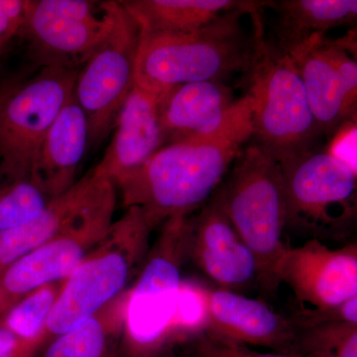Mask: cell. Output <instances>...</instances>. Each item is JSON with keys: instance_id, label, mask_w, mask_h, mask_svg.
I'll list each match as a JSON object with an SVG mask.
<instances>
[{"instance_id": "6da1fadb", "label": "cell", "mask_w": 357, "mask_h": 357, "mask_svg": "<svg viewBox=\"0 0 357 357\" xmlns=\"http://www.w3.org/2000/svg\"><path fill=\"white\" fill-rule=\"evenodd\" d=\"M227 11L196 31L141 37L135 84L161 93L180 84L248 74L264 38L261 10Z\"/></svg>"}, {"instance_id": "ac0fdd59", "label": "cell", "mask_w": 357, "mask_h": 357, "mask_svg": "<svg viewBox=\"0 0 357 357\" xmlns=\"http://www.w3.org/2000/svg\"><path fill=\"white\" fill-rule=\"evenodd\" d=\"M115 185L91 169L43 213L17 229L0 232V273L9 265L72 227Z\"/></svg>"}, {"instance_id": "f1b7e54d", "label": "cell", "mask_w": 357, "mask_h": 357, "mask_svg": "<svg viewBox=\"0 0 357 357\" xmlns=\"http://www.w3.org/2000/svg\"><path fill=\"white\" fill-rule=\"evenodd\" d=\"M13 84H0V109L3 105L4 100H6L7 96L10 93L13 89Z\"/></svg>"}, {"instance_id": "7402d4cb", "label": "cell", "mask_w": 357, "mask_h": 357, "mask_svg": "<svg viewBox=\"0 0 357 357\" xmlns=\"http://www.w3.org/2000/svg\"><path fill=\"white\" fill-rule=\"evenodd\" d=\"M129 288L81 325L47 342L42 357H124Z\"/></svg>"}, {"instance_id": "5bb4252c", "label": "cell", "mask_w": 357, "mask_h": 357, "mask_svg": "<svg viewBox=\"0 0 357 357\" xmlns=\"http://www.w3.org/2000/svg\"><path fill=\"white\" fill-rule=\"evenodd\" d=\"M275 277L292 290L300 310L333 309L357 297V245L328 248L321 239L285 249Z\"/></svg>"}, {"instance_id": "f546056e", "label": "cell", "mask_w": 357, "mask_h": 357, "mask_svg": "<svg viewBox=\"0 0 357 357\" xmlns=\"http://www.w3.org/2000/svg\"><path fill=\"white\" fill-rule=\"evenodd\" d=\"M4 48H6V45L0 44V56H1L2 52H3Z\"/></svg>"}, {"instance_id": "7c38bea8", "label": "cell", "mask_w": 357, "mask_h": 357, "mask_svg": "<svg viewBox=\"0 0 357 357\" xmlns=\"http://www.w3.org/2000/svg\"><path fill=\"white\" fill-rule=\"evenodd\" d=\"M116 188L76 223L0 273V317L35 289L67 279L114 223Z\"/></svg>"}, {"instance_id": "4fadbf2b", "label": "cell", "mask_w": 357, "mask_h": 357, "mask_svg": "<svg viewBox=\"0 0 357 357\" xmlns=\"http://www.w3.org/2000/svg\"><path fill=\"white\" fill-rule=\"evenodd\" d=\"M352 36L314 40L291 57L306 89L321 135H333L356 117L357 62Z\"/></svg>"}, {"instance_id": "30bf717a", "label": "cell", "mask_w": 357, "mask_h": 357, "mask_svg": "<svg viewBox=\"0 0 357 357\" xmlns=\"http://www.w3.org/2000/svg\"><path fill=\"white\" fill-rule=\"evenodd\" d=\"M252 112L248 93L236 100L222 82L180 84L159 96L166 145L213 140L246 143L253 136Z\"/></svg>"}, {"instance_id": "2e32d148", "label": "cell", "mask_w": 357, "mask_h": 357, "mask_svg": "<svg viewBox=\"0 0 357 357\" xmlns=\"http://www.w3.org/2000/svg\"><path fill=\"white\" fill-rule=\"evenodd\" d=\"M188 258L223 290L237 292L258 280L255 255L234 229L215 195L192 218Z\"/></svg>"}, {"instance_id": "277c9868", "label": "cell", "mask_w": 357, "mask_h": 357, "mask_svg": "<svg viewBox=\"0 0 357 357\" xmlns=\"http://www.w3.org/2000/svg\"><path fill=\"white\" fill-rule=\"evenodd\" d=\"M192 218H169L129 288L124 357H170Z\"/></svg>"}, {"instance_id": "44dd1931", "label": "cell", "mask_w": 357, "mask_h": 357, "mask_svg": "<svg viewBox=\"0 0 357 357\" xmlns=\"http://www.w3.org/2000/svg\"><path fill=\"white\" fill-rule=\"evenodd\" d=\"M122 6L140 29V36L196 31L227 11L255 8L263 1L236 0H126Z\"/></svg>"}, {"instance_id": "cb8c5ba5", "label": "cell", "mask_w": 357, "mask_h": 357, "mask_svg": "<svg viewBox=\"0 0 357 357\" xmlns=\"http://www.w3.org/2000/svg\"><path fill=\"white\" fill-rule=\"evenodd\" d=\"M52 199L36 175L20 178L0 176V232L32 222Z\"/></svg>"}, {"instance_id": "8fae6325", "label": "cell", "mask_w": 357, "mask_h": 357, "mask_svg": "<svg viewBox=\"0 0 357 357\" xmlns=\"http://www.w3.org/2000/svg\"><path fill=\"white\" fill-rule=\"evenodd\" d=\"M112 22L110 1L29 0L21 36L40 67L79 70Z\"/></svg>"}, {"instance_id": "3957f363", "label": "cell", "mask_w": 357, "mask_h": 357, "mask_svg": "<svg viewBox=\"0 0 357 357\" xmlns=\"http://www.w3.org/2000/svg\"><path fill=\"white\" fill-rule=\"evenodd\" d=\"M153 230L137 206H130L112 223L102 241L65 279L47 325L46 342L81 325L130 287L146 259Z\"/></svg>"}, {"instance_id": "ba28073f", "label": "cell", "mask_w": 357, "mask_h": 357, "mask_svg": "<svg viewBox=\"0 0 357 357\" xmlns=\"http://www.w3.org/2000/svg\"><path fill=\"white\" fill-rule=\"evenodd\" d=\"M109 31L77 70L74 96L89 122V146L114 128L122 105L135 86L140 29L121 1H110Z\"/></svg>"}, {"instance_id": "52a82bcc", "label": "cell", "mask_w": 357, "mask_h": 357, "mask_svg": "<svg viewBox=\"0 0 357 357\" xmlns=\"http://www.w3.org/2000/svg\"><path fill=\"white\" fill-rule=\"evenodd\" d=\"M286 227L314 238L340 237L356 218V172L330 149H314L280 164Z\"/></svg>"}, {"instance_id": "603a6c76", "label": "cell", "mask_w": 357, "mask_h": 357, "mask_svg": "<svg viewBox=\"0 0 357 357\" xmlns=\"http://www.w3.org/2000/svg\"><path fill=\"white\" fill-rule=\"evenodd\" d=\"M64 281L46 284L28 293L0 317V323L40 349L46 342L47 325Z\"/></svg>"}, {"instance_id": "ffe728a7", "label": "cell", "mask_w": 357, "mask_h": 357, "mask_svg": "<svg viewBox=\"0 0 357 357\" xmlns=\"http://www.w3.org/2000/svg\"><path fill=\"white\" fill-rule=\"evenodd\" d=\"M266 7L274 9L276 17L274 35L265 40L289 58L328 30L356 22V0H280L268 1Z\"/></svg>"}, {"instance_id": "9a60e30c", "label": "cell", "mask_w": 357, "mask_h": 357, "mask_svg": "<svg viewBox=\"0 0 357 357\" xmlns=\"http://www.w3.org/2000/svg\"><path fill=\"white\" fill-rule=\"evenodd\" d=\"M206 328L213 337L244 345L268 347L292 356L297 326L261 301L238 292L202 287Z\"/></svg>"}, {"instance_id": "484cf974", "label": "cell", "mask_w": 357, "mask_h": 357, "mask_svg": "<svg viewBox=\"0 0 357 357\" xmlns=\"http://www.w3.org/2000/svg\"><path fill=\"white\" fill-rule=\"evenodd\" d=\"M192 340L194 357H296L279 352L267 354L252 351L246 345L213 337L204 332L199 333Z\"/></svg>"}, {"instance_id": "5b68a950", "label": "cell", "mask_w": 357, "mask_h": 357, "mask_svg": "<svg viewBox=\"0 0 357 357\" xmlns=\"http://www.w3.org/2000/svg\"><path fill=\"white\" fill-rule=\"evenodd\" d=\"M215 195L255 255L265 292H276L275 267L288 248L283 241L286 206L280 164L251 145L237 157L229 180Z\"/></svg>"}, {"instance_id": "d4e9b609", "label": "cell", "mask_w": 357, "mask_h": 357, "mask_svg": "<svg viewBox=\"0 0 357 357\" xmlns=\"http://www.w3.org/2000/svg\"><path fill=\"white\" fill-rule=\"evenodd\" d=\"M293 356L357 357V324L337 321L298 326Z\"/></svg>"}, {"instance_id": "7a4b0ae2", "label": "cell", "mask_w": 357, "mask_h": 357, "mask_svg": "<svg viewBox=\"0 0 357 357\" xmlns=\"http://www.w3.org/2000/svg\"><path fill=\"white\" fill-rule=\"evenodd\" d=\"M245 143L237 140L166 145L117 185L126 208L137 206L156 229L187 217L208 201Z\"/></svg>"}, {"instance_id": "8992f818", "label": "cell", "mask_w": 357, "mask_h": 357, "mask_svg": "<svg viewBox=\"0 0 357 357\" xmlns=\"http://www.w3.org/2000/svg\"><path fill=\"white\" fill-rule=\"evenodd\" d=\"M248 76L255 145L279 164L316 149L321 133L299 72L288 56L267 44L265 34Z\"/></svg>"}, {"instance_id": "e0dca14e", "label": "cell", "mask_w": 357, "mask_h": 357, "mask_svg": "<svg viewBox=\"0 0 357 357\" xmlns=\"http://www.w3.org/2000/svg\"><path fill=\"white\" fill-rule=\"evenodd\" d=\"M160 93L135 84L116 119L114 137L95 171L117 187L166 146L159 114Z\"/></svg>"}, {"instance_id": "d6986e66", "label": "cell", "mask_w": 357, "mask_h": 357, "mask_svg": "<svg viewBox=\"0 0 357 357\" xmlns=\"http://www.w3.org/2000/svg\"><path fill=\"white\" fill-rule=\"evenodd\" d=\"M89 146V122L70 96L42 143L35 175L52 199L75 185L77 168Z\"/></svg>"}, {"instance_id": "4316f807", "label": "cell", "mask_w": 357, "mask_h": 357, "mask_svg": "<svg viewBox=\"0 0 357 357\" xmlns=\"http://www.w3.org/2000/svg\"><path fill=\"white\" fill-rule=\"evenodd\" d=\"M29 0H0V44L6 45L20 35Z\"/></svg>"}, {"instance_id": "83f0119b", "label": "cell", "mask_w": 357, "mask_h": 357, "mask_svg": "<svg viewBox=\"0 0 357 357\" xmlns=\"http://www.w3.org/2000/svg\"><path fill=\"white\" fill-rule=\"evenodd\" d=\"M38 349L0 323V357H35Z\"/></svg>"}, {"instance_id": "9c48e42d", "label": "cell", "mask_w": 357, "mask_h": 357, "mask_svg": "<svg viewBox=\"0 0 357 357\" xmlns=\"http://www.w3.org/2000/svg\"><path fill=\"white\" fill-rule=\"evenodd\" d=\"M77 70L48 66L14 84L0 109V176L35 175L42 143L74 93Z\"/></svg>"}]
</instances>
